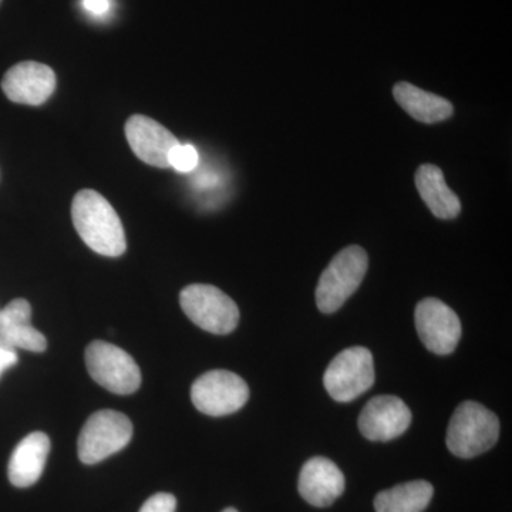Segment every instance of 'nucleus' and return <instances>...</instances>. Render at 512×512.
Segmentation results:
<instances>
[{
  "mask_svg": "<svg viewBox=\"0 0 512 512\" xmlns=\"http://www.w3.org/2000/svg\"><path fill=\"white\" fill-rule=\"evenodd\" d=\"M2 89L13 103L40 106L55 92L56 74L46 64L22 62L10 67Z\"/></svg>",
  "mask_w": 512,
  "mask_h": 512,
  "instance_id": "12",
  "label": "nucleus"
},
{
  "mask_svg": "<svg viewBox=\"0 0 512 512\" xmlns=\"http://www.w3.org/2000/svg\"><path fill=\"white\" fill-rule=\"evenodd\" d=\"M177 500L173 494L158 493L148 498L140 512H175Z\"/></svg>",
  "mask_w": 512,
  "mask_h": 512,
  "instance_id": "20",
  "label": "nucleus"
},
{
  "mask_svg": "<svg viewBox=\"0 0 512 512\" xmlns=\"http://www.w3.org/2000/svg\"><path fill=\"white\" fill-rule=\"evenodd\" d=\"M72 218L84 244L97 254L116 258L126 252V232L120 217L99 192H77L72 205Z\"/></svg>",
  "mask_w": 512,
  "mask_h": 512,
  "instance_id": "1",
  "label": "nucleus"
},
{
  "mask_svg": "<svg viewBox=\"0 0 512 512\" xmlns=\"http://www.w3.org/2000/svg\"><path fill=\"white\" fill-rule=\"evenodd\" d=\"M133 437V424L123 413L100 410L92 414L79 436V458L87 466L119 453Z\"/></svg>",
  "mask_w": 512,
  "mask_h": 512,
  "instance_id": "4",
  "label": "nucleus"
},
{
  "mask_svg": "<svg viewBox=\"0 0 512 512\" xmlns=\"http://www.w3.org/2000/svg\"><path fill=\"white\" fill-rule=\"evenodd\" d=\"M86 365L94 382L111 393L127 396L140 387L141 372L136 360L111 343L101 340L90 343L86 349Z\"/></svg>",
  "mask_w": 512,
  "mask_h": 512,
  "instance_id": "7",
  "label": "nucleus"
},
{
  "mask_svg": "<svg viewBox=\"0 0 512 512\" xmlns=\"http://www.w3.org/2000/svg\"><path fill=\"white\" fill-rule=\"evenodd\" d=\"M433 485L417 480L396 485L376 495V512H423L433 498Z\"/></svg>",
  "mask_w": 512,
  "mask_h": 512,
  "instance_id": "18",
  "label": "nucleus"
},
{
  "mask_svg": "<svg viewBox=\"0 0 512 512\" xmlns=\"http://www.w3.org/2000/svg\"><path fill=\"white\" fill-rule=\"evenodd\" d=\"M32 306L25 299H15L0 311V343L10 349L42 353L47 348L45 335L33 328Z\"/></svg>",
  "mask_w": 512,
  "mask_h": 512,
  "instance_id": "14",
  "label": "nucleus"
},
{
  "mask_svg": "<svg viewBox=\"0 0 512 512\" xmlns=\"http://www.w3.org/2000/svg\"><path fill=\"white\" fill-rule=\"evenodd\" d=\"M417 333L423 345L436 355L453 353L461 339V322L457 313L440 299L426 298L414 312Z\"/></svg>",
  "mask_w": 512,
  "mask_h": 512,
  "instance_id": "9",
  "label": "nucleus"
},
{
  "mask_svg": "<svg viewBox=\"0 0 512 512\" xmlns=\"http://www.w3.org/2000/svg\"><path fill=\"white\" fill-rule=\"evenodd\" d=\"M500 436V421L483 404L464 402L447 429V448L456 457L473 458L491 450Z\"/></svg>",
  "mask_w": 512,
  "mask_h": 512,
  "instance_id": "2",
  "label": "nucleus"
},
{
  "mask_svg": "<svg viewBox=\"0 0 512 512\" xmlns=\"http://www.w3.org/2000/svg\"><path fill=\"white\" fill-rule=\"evenodd\" d=\"M369 266L365 249L352 245L342 249L320 275L316 303L320 312L333 313L359 289Z\"/></svg>",
  "mask_w": 512,
  "mask_h": 512,
  "instance_id": "3",
  "label": "nucleus"
},
{
  "mask_svg": "<svg viewBox=\"0 0 512 512\" xmlns=\"http://www.w3.org/2000/svg\"><path fill=\"white\" fill-rule=\"evenodd\" d=\"M393 94L400 107L421 123H439L453 116V104L450 101L421 90L413 84L397 83Z\"/></svg>",
  "mask_w": 512,
  "mask_h": 512,
  "instance_id": "17",
  "label": "nucleus"
},
{
  "mask_svg": "<svg viewBox=\"0 0 512 512\" xmlns=\"http://www.w3.org/2000/svg\"><path fill=\"white\" fill-rule=\"evenodd\" d=\"M200 163L198 151L191 144H178L170 156V168H174L178 173H191Z\"/></svg>",
  "mask_w": 512,
  "mask_h": 512,
  "instance_id": "19",
  "label": "nucleus"
},
{
  "mask_svg": "<svg viewBox=\"0 0 512 512\" xmlns=\"http://www.w3.org/2000/svg\"><path fill=\"white\" fill-rule=\"evenodd\" d=\"M298 488L306 503L329 507L345 491V476L329 458L313 457L302 467Z\"/></svg>",
  "mask_w": 512,
  "mask_h": 512,
  "instance_id": "13",
  "label": "nucleus"
},
{
  "mask_svg": "<svg viewBox=\"0 0 512 512\" xmlns=\"http://www.w3.org/2000/svg\"><path fill=\"white\" fill-rule=\"evenodd\" d=\"M412 423V412L396 396H376L360 413L359 430L367 440L390 441L402 436Z\"/></svg>",
  "mask_w": 512,
  "mask_h": 512,
  "instance_id": "10",
  "label": "nucleus"
},
{
  "mask_svg": "<svg viewBox=\"0 0 512 512\" xmlns=\"http://www.w3.org/2000/svg\"><path fill=\"white\" fill-rule=\"evenodd\" d=\"M416 187L434 217L453 220L461 211V202L447 187L443 171L436 165L424 164L416 173Z\"/></svg>",
  "mask_w": 512,
  "mask_h": 512,
  "instance_id": "16",
  "label": "nucleus"
},
{
  "mask_svg": "<svg viewBox=\"0 0 512 512\" xmlns=\"http://www.w3.org/2000/svg\"><path fill=\"white\" fill-rule=\"evenodd\" d=\"M375 383V366L369 349L355 346L340 352L330 362L323 384L330 397L339 403L353 402Z\"/></svg>",
  "mask_w": 512,
  "mask_h": 512,
  "instance_id": "6",
  "label": "nucleus"
},
{
  "mask_svg": "<svg viewBox=\"0 0 512 512\" xmlns=\"http://www.w3.org/2000/svg\"><path fill=\"white\" fill-rule=\"evenodd\" d=\"M222 512H238V511L235 510V508H227V510H224Z\"/></svg>",
  "mask_w": 512,
  "mask_h": 512,
  "instance_id": "23",
  "label": "nucleus"
},
{
  "mask_svg": "<svg viewBox=\"0 0 512 512\" xmlns=\"http://www.w3.org/2000/svg\"><path fill=\"white\" fill-rule=\"evenodd\" d=\"M16 363H18V352L0 343V376L3 375L6 369L15 366Z\"/></svg>",
  "mask_w": 512,
  "mask_h": 512,
  "instance_id": "21",
  "label": "nucleus"
},
{
  "mask_svg": "<svg viewBox=\"0 0 512 512\" xmlns=\"http://www.w3.org/2000/svg\"><path fill=\"white\" fill-rule=\"evenodd\" d=\"M181 308L202 330L214 335H228L237 329V303L212 285L194 284L181 291Z\"/></svg>",
  "mask_w": 512,
  "mask_h": 512,
  "instance_id": "5",
  "label": "nucleus"
},
{
  "mask_svg": "<svg viewBox=\"0 0 512 512\" xmlns=\"http://www.w3.org/2000/svg\"><path fill=\"white\" fill-rule=\"evenodd\" d=\"M50 453V440L42 431L20 441L10 457L8 476L15 487H32L42 477Z\"/></svg>",
  "mask_w": 512,
  "mask_h": 512,
  "instance_id": "15",
  "label": "nucleus"
},
{
  "mask_svg": "<svg viewBox=\"0 0 512 512\" xmlns=\"http://www.w3.org/2000/svg\"><path fill=\"white\" fill-rule=\"evenodd\" d=\"M83 5L93 15H104L109 10V0H84Z\"/></svg>",
  "mask_w": 512,
  "mask_h": 512,
  "instance_id": "22",
  "label": "nucleus"
},
{
  "mask_svg": "<svg viewBox=\"0 0 512 512\" xmlns=\"http://www.w3.org/2000/svg\"><path fill=\"white\" fill-rule=\"evenodd\" d=\"M126 137L131 150L141 161L158 168H170L171 153L180 144L171 131L141 114L128 119Z\"/></svg>",
  "mask_w": 512,
  "mask_h": 512,
  "instance_id": "11",
  "label": "nucleus"
},
{
  "mask_svg": "<svg viewBox=\"0 0 512 512\" xmlns=\"http://www.w3.org/2000/svg\"><path fill=\"white\" fill-rule=\"evenodd\" d=\"M248 399V384L228 370L204 373L191 387V400L195 409L212 417L237 413L247 404Z\"/></svg>",
  "mask_w": 512,
  "mask_h": 512,
  "instance_id": "8",
  "label": "nucleus"
},
{
  "mask_svg": "<svg viewBox=\"0 0 512 512\" xmlns=\"http://www.w3.org/2000/svg\"><path fill=\"white\" fill-rule=\"evenodd\" d=\"M0 2H2V0H0Z\"/></svg>",
  "mask_w": 512,
  "mask_h": 512,
  "instance_id": "24",
  "label": "nucleus"
}]
</instances>
